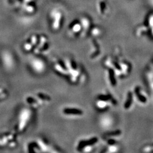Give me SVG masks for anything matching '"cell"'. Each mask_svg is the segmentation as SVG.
Instances as JSON below:
<instances>
[{"mask_svg": "<svg viewBox=\"0 0 153 153\" xmlns=\"http://www.w3.org/2000/svg\"><path fill=\"white\" fill-rule=\"evenodd\" d=\"M105 65L107 68L112 69L117 77L126 76L131 71L129 64L123 61H115L108 59L105 61Z\"/></svg>", "mask_w": 153, "mask_h": 153, "instance_id": "1", "label": "cell"}, {"mask_svg": "<svg viewBox=\"0 0 153 153\" xmlns=\"http://www.w3.org/2000/svg\"><path fill=\"white\" fill-rule=\"evenodd\" d=\"M9 4L23 13L33 14L38 9L37 0H8Z\"/></svg>", "mask_w": 153, "mask_h": 153, "instance_id": "2", "label": "cell"}, {"mask_svg": "<svg viewBox=\"0 0 153 153\" xmlns=\"http://www.w3.org/2000/svg\"><path fill=\"white\" fill-rule=\"evenodd\" d=\"M115 104H116V101L109 94L99 95L95 102V107L100 111L107 110Z\"/></svg>", "mask_w": 153, "mask_h": 153, "instance_id": "3", "label": "cell"}, {"mask_svg": "<svg viewBox=\"0 0 153 153\" xmlns=\"http://www.w3.org/2000/svg\"><path fill=\"white\" fill-rule=\"evenodd\" d=\"M98 141L97 137H93L88 140H82L78 143L76 150L83 153L91 152L96 148Z\"/></svg>", "mask_w": 153, "mask_h": 153, "instance_id": "4", "label": "cell"}, {"mask_svg": "<svg viewBox=\"0 0 153 153\" xmlns=\"http://www.w3.org/2000/svg\"><path fill=\"white\" fill-rule=\"evenodd\" d=\"M49 17L51 21L50 25L52 29L54 30V31L60 30L63 19L62 12L57 8L53 9L49 12Z\"/></svg>", "mask_w": 153, "mask_h": 153, "instance_id": "5", "label": "cell"}, {"mask_svg": "<svg viewBox=\"0 0 153 153\" xmlns=\"http://www.w3.org/2000/svg\"><path fill=\"white\" fill-rule=\"evenodd\" d=\"M30 116L31 113L30 111H28V109H24L23 111L22 110L20 115L19 122L18 125L19 131H22V130H23L26 128L27 123H28L30 119Z\"/></svg>", "mask_w": 153, "mask_h": 153, "instance_id": "6", "label": "cell"}, {"mask_svg": "<svg viewBox=\"0 0 153 153\" xmlns=\"http://www.w3.org/2000/svg\"><path fill=\"white\" fill-rule=\"evenodd\" d=\"M134 97L138 102L142 104H146L148 100L147 94L140 86H136L134 90Z\"/></svg>", "mask_w": 153, "mask_h": 153, "instance_id": "7", "label": "cell"}, {"mask_svg": "<svg viewBox=\"0 0 153 153\" xmlns=\"http://www.w3.org/2000/svg\"><path fill=\"white\" fill-rule=\"evenodd\" d=\"M31 66L35 72L38 73H42L44 72L46 69V65L44 61L37 59L31 61Z\"/></svg>", "mask_w": 153, "mask_h": 153, "instance_id": "8", "label": "cell"}, {"mask_svg": "<svg viewBox=\"0 0 153 153\" xmlns=\"http://www.w3.org/2000/svg\"><path fill=\"white\" fill-rule=\"evenodd\" d=\"M64 115L68 116H81L83 114V112L81 109L71 107H67L62 110Z\"/></svg>", "mask_w": 153, "mask_h": 153, "instance_id": "9", "label": "cell"}, {"mask_svg": "<svg viewBox=\"0 0 153 153\" xmlns=\"http://www.w3.org/2000/svg\"><path fill=\"white\" fill-rule=\"evenodd\" d=\"M114 124V120L109 115H104L102 116L100 120V124L104 128H108Z\"/></svg>", "mask_w": 153, "mask_h": 153, "instance_id": "10", "label": "cell"}, {"mask_svg": "<svg viewBox=\"0 0 153 153\" xmlns=\"http://www.w3.org/2000/svg\"><path fill=\"white\" fill-rule=\"evenodd\" d=\"M2 57V59L3 63L4 65L5 66L6 68L7 69H10L12 68V66L13 65V60L10 53H8V52L3 53Z\"/></svg>", "mask_w": 153, "mask_h": 153, "instance_id": "11", "label": "cell"}, {"mask_svg": "<svg viewBox=\"0 0 153 153\" xmlns=\"http://www.w3.org/2000/svg\"><path fill=\"white\" fill-rule=\"evenodd\" d=\"M83 28L82 25H81L78 23H74L72 24L71 28H70V31L71 34L74 36H78L79 35H82L83 33Z\"/></svg>", "mask_w": 153, "mask_h": 153, "instance_id": "12", "label": "cell"}, {"mask_svg": "<svg viewBox=\"0 0 153 153\" xmlns=\"http://www.w3.org/2000/svg\"><path fill=\"white\" fill-rule=\"evenodd\" d=\"M146 77L148 82V86L150 90V92L153 99V70H148L146 72Z\"/></svg>", "mask_w": 153, "mask_h": 153, "instance_id": "13", "label": "cell"}, {"mask_svg": "<svg viewBox=\"0 0 153 153\" xmlns=\"http://www.w3.org/2000/svg\"><path fill=\"white\" fill-rule=\"evenodd\" d=\"M134 98L133 93L131 91H129L126 95V101L124 104V108L126 110H128L131 108L133 103V100Z\"/></svg>", "mask_w": 153, "mask_h": 153, "instance_id": "14", "label": "cell"}, {"mask_svg": "<svg viewBox=\"0 0 153 153\" xmlns=\"http://www.w3.org/2000/svg\"><path fill=\"white\" fill-rule=\"evenodd\" d=\"M107 146L102 152L103 153H116L119 150V145L117 143L106 144Z\"/></svg>", "mask_w": 153, "mask_h": 153, "instance_id": "15", "label": "cell"}, {"mask_svg": "<svg viewBox=\"0 0 153 153\" xmlns=\"http://www.w3.org/2000/svg\"><path fill=\"white\" fill-rule=\"evenodd\" d=\"M121 134V131L120 130H116L113 131L108 132L104 136V139L107 138H115L116 137L120 136Z\"/></svg>", "mask_w": 153, "mask_h": 153, "instance_id": "16", "label": "cell"}, {"mask_svg": "<svg viewBox=\"0 0 153 153\" xmlns=\"http://www.w3.org/2000/svg\"><path fill=\"white\" fill-rule=\"evenodd\" d=\"M148 27L150 30L151 35L153 37V15L150 16L148 22Z\"/></svg>", "mask_w": 153, "mask_h": 153, "instance_id": "17", "label": "cell"}, {"mask_svg": "<svg viewBox=\"0 0 153 153\" xmlns=\"http://www.w3.org/2000/svg\"><path fill=\"white\" fill-rule=\"evenodd\" d=\"M143 152L145 153H153V145H146L143 148Z\"/></svg>", "mask_w": 153, "mask_h": 153, "instance_id": "18", "label": "cell"}]
</instances>
